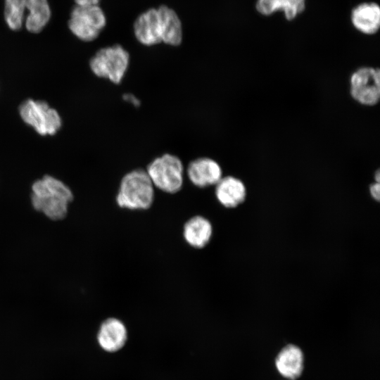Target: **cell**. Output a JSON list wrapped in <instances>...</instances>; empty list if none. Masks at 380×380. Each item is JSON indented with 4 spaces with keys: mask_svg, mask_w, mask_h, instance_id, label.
I'll use <instances>...</instances> for the list:
<instances>
[{
    "mask_svg": "<svg viewBox=\"0 0 380 380\" xmlns=\"http://www.w3.org/2000/svg\"><path fill=\"white\" fill-rule=\"evenodd\" d=\"M161 42L171 46H178L182 40V27L177 13L166 6L158 9Z\"/></svg>",
    "mask_w": 380,
    "mask_h": 380,
    "instance_id": "cell-16",
    "label": "cell"
},
{
    "mask_svg": "<svg viewBox=\"0 0 380 380\" xmlns=\"http://www.w3.org/2000/svg\"><path fill=\"white\" fill-rule=\"evenodd\" d=\"M379 190H380L379 182H375L374 183L372 184L369 186V192L372 197L377 201L379 200Z\"/></svg>",
    "mask_w": 380,
    "mask_h": 380,
    "instance_id": "cell-20",
    "label": "cell"
},
{
    "mask_svg": "<svg viewBox=\"0 0 380 380\" xmlns=\"http://www.w3.org/2000/svg\"><path fill=\"white\" fill-rule=\"evenodd\" d=\"M24 25L26 30L33 34L42 32L51 17V9L48 0H25Z\"/></svg>",
    "mask_w": 380,
    "mask_h": 380,
    "instance_id": "cell-15",
    "label": "cell"
},
{
    "mask_svg": "<svg viewBox=\"0 0 380 380\" xmlns=\"http://www.w3.org/2000/svg\"><path fill=\"white\" fill-rule=\"evenodd\" d=\"M213 233L212 223L206 217L195 215L184 224L183 236L185 241L194 248H203L210 241Z\"/></svg>",
    "mask_w": 380,
    "mask_h": 380,
    "instance_id": "cell-13",
    "label": "cell"
},
{
    "mask_svg": "<svg viewBox=\"0 0 380 380\" xmlns=\"http://www.w3.org/2000/svg\"><path fill=\"white\" fill-rule=\"evenodd\" d=\"M129 65V53L118 44L99 49L89 61L91 70L95 75L114 84L122 82Z\"/></svg>",
    "mask_w": 380,
    "mask_h": 380,
    "instance_id": "cell-4",
    "label": "cell"
},
{
    "mask_svg": "<svg viewBox=\"0 0 380 380\" xmlns=\"http://www.w3.org/2000/svg\"><path fill=\"white\" fill-rule=\"evenodd\" d=\"M305 8V0H280V11L286 20H292Z\"/></svg>",
    "mask_w": 380,
    "mask_h": 380,
    "instance_id": "cell-18",
    "label": "cell"
},
{
    "mask_svg": "<svg viewBox=\"0 0 380 380\" xmlns=\"http://www.w3.org/2000/svg\"><path fill=\"white\" fill-rule=\"evenodd\" d=\"M257 11L263 15H270L280 11V0H257Z\"/></svg>",
    "mask_w": 380,
    "mask_h": 380,
    "instance_id": "cell-19",
    "label": "cell"
},
{
    "mask_svg": "<svg viewBox=\"0 0 380 380\" xmlns=\"http://www.w3.org/2000/svg\"><path fill=\"white\" fill-rule=\"evenodd\" d=\"M4 18L13 31L22 28L25 18V0H4Z\"/></svg>",
    "mask_w": 380,
    "mask_h": 380,
    "instance_id": "cell-17",
    "label": "cell"
},
{
    "mask_svg": "<svg viewBox=\"0 0 380 380\" xmlns=\"http://www.w3.org/2000/svg\"><path fill=\"white\" fill-rule=\"evenodd\" d=\"M154 189L146 170H133L122 177L115 198L116 203L121 208L148 210L154 201Z\"/></svg>",
    "mask_w": 380,
    "mask_h": 380,
    "instance_id": "cell-2",
    "label": "cell"
},
{
    "mask_svg": "<svg viewBox=\"0 0 380 380\" xmlns=\"http://www.w3.org/2000/svg\"><path fill=\"white\" fill-rule=\"evenodd\" d=\"M137 40L145 46L161 43V32L158 10L151 8L141 14L134 24Z\"/></svg>",
    "mask_w": 380,
    "mask_h": 380,
    "instance_id": "cell-12",
    "label": "cell"
},
{
    "mask_svg": "<svg viewBox=\"0 0 380 380\" xmlns=\"http://www.w3.org/2000/svg\"><path fill=\"white\" fill-rule=\"evenodd\" d=\"M127 339V331L124 323L118 318L109 317L104 320L99 329L97 341L105 351L113 353L120 350Z\"/></svg>",
    "mask_w": 380,
    "mask_h": 380,
    "instance_id": "cell-9",
    "label": "cell"
},
{
    "mask_svg": "<svg viewBox=\"0 0 380 380\" xmlns=\"http://www.w3.org/2000/svg\"><path fill=\"white\" fill-rule=\"evenodd\" d=\"M186 173L189 181L198 188L215 186L223 177L220 165L208 157L191 160L186 167Z\"/></svg>",
    "mask_w": 380,
    "mask_h": 380,
    "instance_id": "cell-8",
    "label": "cell"
},
{
    "mask_svg": "<svg viewBox=\"0 0 380 380\" xmlns=\"http://www.w3.org/2000/svg\"><path fill=\"white\" fill-rule=\"evenodd\" d=\"M106 19L99 5H75L71 10L68 27L79 39L91 42L106 25Z\"/></svg>",
    "mask_w": 380,
    "mask_h": 380,
    "instance_id": "cell-6",
    "label": "cell"
},
{
    "mask_svg": "<svg viewBox=\"0 0 380 380\" xmlns=\"http://www.w3.org/2000/svg\"><path fill=\"white\" fill-rule=\"evenodd\" d=\"M276 367L283 376L289 379L299 377L303 369V354L296 346L288 345L278 353Z\"/></svg>",
    "mask_w": 380,
    "mask_h": 380,
    "instance_id": "cell-14",
    "label": "cell"
},
{
    "mask_svg": "<svg viewBox=\"0 0 380 380\" xmlns=\"http://www.w3.org/2000/svg\"><path fill=\"white\" fill-rule=\"evenodd\" d=\"M100 0H75L78 6L98 5Z\"/></svg>",
    "mask_w": 380,
    "mask_h": 380,
    "instance_id": "cell-21",
    "label": "cell"
},
{
    "mask_svg": "<svg viewBox=\"0 0 380 380\" xmlns=\"http://www.w3.org/2000/svg\"><path fill=\"white\" fill-rule=\"evenodd\" d=\"M19 113L27 125L42 136L53 135L61 127L59 113L44 101L26 99L20 105Z\"/></svg>",
    "mask_w": 380,
    "mask_h": 380,
    "instance_id": "cell-5",
    "label": "cell"
},
{
    "mask_svg": "<svg viewBox=\"0 0 380 380\" xmlns=\"http://www.w3.org/2000/svg\"><path fill=\"white\" fill-rule=\"evenodd\" d=\"M73 199L70 189L51 175H44L32 185L31 203L37 211L52 220L63 219Z\"/></svg>",
    "mask_w": 380,
    "mask_h": 380,
    "instance_id": "cell-1",
    "label": "cell"
},
{
    "mask_svg": "<svg viewBox=\"0 0 380 380\" xmlns=\"http://www.w3.org/2000/svg\"><path fill=\"white\" fill-rule=\"evenodd\" d=\"M146 171L155 188L173 194L179 191L184 184V165L177 156L165 153L154 158Z\"/></svg>",
    "mask_w": 380,
    "mask_h": 380,
    "instance_id": "cell-3",
    "label": "cell"
},
{
    "mask_svg": "<svg viewBox=\"0 0 380 380\" xmlns=\"http://www.w3.org/2000/svg\"><path fill=\"white\" fill-rule=\"evenodd\" d=\"M215 186V194L217 201L227 208H236L246 199V185L236 177H222Z\"/></svg>",
    "mask_w": 380,
    "mask_h": 380,
    "instance_id": "cell-10",
    "label": "cell"
},
{
    "mask_svg": "<svg viewBox=\"0 0 380 380\" xmlns=\"http://www.w3.org/2000/svg\"><path fill=\"white\" fill-rule=\"evenodd\" d=\"M353 27L365 35H373L380 28V7L374 2H365L356 6L351 12Z\"/></svg>",
    "mask_w": 380,
    "mask_h": 380,
    "instance_id": "cell-11",
    "label": "cell"
},
{
    "mask_svg": "<svg viewBox=\"0 0 380 380\" xmlns=\"http://www.w3.org/2000/svg\"><path fill=\"white\" fill-rule=\"evenodd\" d=\"M351 98L363 106H374L380 99V70L372 66H362L349 77Z\"/></svg>",
    "mask_w": 380,
    "mask_h": 380,
    "instance_id": "cell-7",
    "label": "cell"
},
{
    "mask_svg": "<svg viewBox=\"0 0 380 380\" xmlns=\"http://www.w3.org/2000/svg\"><path fill=\"white\" fill-rule=\"evenodd\" d=\"M124 99L127 101L131 103L132 104H133V105H134L136 106H138L140 104L139 100L134 96H133L132 94H125Z\"/></svg>",
    "mask_w": 380,
    "mask_h": 380,
    "instance_id": "cell-22",
    "label": "cell"
}]
</instances>
